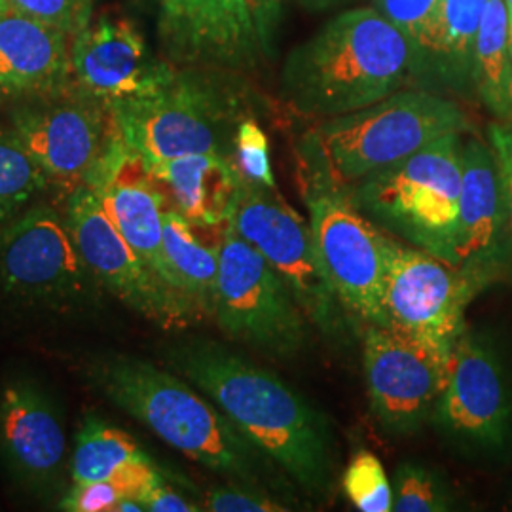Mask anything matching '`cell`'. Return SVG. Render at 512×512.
I'll return each instance as SVG.
<instances>
[{
    "instance_id": "9c48e42d",
    "label": "cell",
    "mask_w": 512,
    "mask_h": 512,
    "mask_svg": "<svg viewBox=\"0 0 512 512\" xmlns=\"http://www.w3.org/2000/svg\"><path fill=\"white\" fill-rule=\"evenodd\" d=\"M486 287L473 275L387 236L384 323L427 348L452 355L465 332V311Z\"/></svg>"
},
{
    "instance_id": "6da1fadb",
    "label": "cell",
    "mask_w": 512,
    "mask_h": 512,
    "mask_svg": "<svg viewBox=\"0 0 512 512\" xmlns=\"http://www.w3.org/2000/svg\"><path fill=\"white\" fill-rule=\"evenodd\" d=\"M165 357L300 490L319 499L332 494L338 465L334 429L304 395L217 342H184L167 349Z\"/></svg>"
},
{
    "instance_id": "277c9868",
    "label": "cell",
    "mask_w": 512,
    "mask_h": 512,
    "mask_svg": "<svg viewBox=\"0 0 512 512\" xmlns=\"http://www.w3.org/2000/svg\"><path fill=\"white\" fill-rule=\"evenodd\" d=\"M467 129L469 120L456 101L418 88L399 90L311 128L296 147L302 183L348 190L440 137Z\"/></svg>"
},
{
    "instance_id": "2e32d148",
    "label": "cell",
    "mask_w": 512,
    "mask_h": 512,
    "mask_svg": "<svg viewBox=\"0 0 512 512\" xmlns=\"http://www.w3.org/2000/svg\"><path fill=\"white\" fill-rule=\"evenodd\" d=\"M12 135L50 181L82 183L109 141L110 112L78 92L23 99L12 110Z\"/></svg>"
},
{
    "instance_id": "f546056e",
    "label": "cell",
    "mask_w": 512,
    "mask_h": 512,
    "mask_svg": "<svg viewBox=\"0 0 512 512\" xmlns=\"http://www.w3.org/2000/svg\"><path fill=\"white\" fill-rule=\"evenodd\" d=\"M342 490L361 512L393 511V486L384 465L370 450H359L342 475Z\"/></svg>"
},
{
    "instance_id": "484cf974",
    "label": "cell",
    "mask_w": 512,
    "mask_h": 512,
    "mask_svg": "<svg viewBox=\"0 0 512 512\" xmlns=\"http://www.w3.org/2000/svg\"><path fill=\"white\" fill-rule=\"evenodd\" d=\"M147 459L150 456L126 431L88 412L76 433L69 473L76 484L97 482Z\"/></svg>"
},
{
    "instance_id": "ba28073f",
    "label": "cell",
    "mask_w": 512,
    "mask_h": 512,
    "mask_svg": "<svg viewBox=\"0 0 512 512\" xmlns=\"http://www.w3.org/2000/svg\"><path fill=\"white\" fill-rule=\"evenodd\" d=\"M230 226L268 260L315 329L327 338L344 336L349 313L323 272L310 224L275 190L245 177Z\"/></svg>"
},
{
    "instance_id": "74e56055",
    "label": "cell",
    "mask_w": 512,
    "mask_h": 512,
    "mask_svg": "<svg viewBox=\"0 0 512 512\" xmlns=\"http://www.w3.org/2000/svg\"><path fill=\"white\" fill-rule=\"evenodd\" d=\"M490 141L501 143L512 150V120L511 122H503V124H495L490 128Z\"/></svg>"
},
{
    "instance_id": "9a60e30c",
    "label": "cell",
    "mask_w": 512,
    "mask_h": 512,
    "mask_svg": "<svg viewBox=\"0 0 512 512\" xmlns=\"http://www.w3.org/2000/svg\"><path fill=\"white\" fill-rule=\"evenodd\" d=\"M158 38L177 67L243 73L272 59L249 0H150Z\"/></svg>"
},
{
    "instance_id": "30bf717a",
    "label": "cell",
    "mask_w": 512,
    "mask_h": 512,
    "mask_svg": "<svg viewBox=\"0 0 512 512\" xmlns=\"http://www.w3.org/2000/svg\"><path fill=\"white\" fill-rule=\"evenodd\" d=\"M304 200L315 251L344 310L366 325H382L387 236L344 188L304 183Z\"/></svg>"
},
{
    "instance_id": "e0dca14e",
    "label": "cell",
    "mask_w": 512,
    "mask_h": 512,
    "mask_svg": "<svg viewBox=\"0 0 512 512\" xmlns=\"http://www.w3.org/2000/svg\"><path fill=\"white\" fill-rule=\"evenodd\" d=\"M71 69L74 88L109 110L162 90L179 67L152 54L133 19L101 14L71 40Z\"/></svg>"
},
{
    "instance_id": "5b68a950",
    "label": "cell",
    "mask_w": 512,
    "mask_h": 512,
    "mask_svg": "<svg viewBox=\"0 0 512 512\" xmlns=\"http://www.w3.org/2000/svg\"><path fill=\"white\" fill-rule=\"evenodd\" d=\"M109 112L129 147L148 162H164L203 152L236 156V133L253 116V103L232 73L179 67L162 90L116 103Z\"/></svg>"
},
{
    "instance_id": "603a6c76",
    "label": "cell",
    "mask_w": 512,
    "mask_h": 512,
    "mask_svg": "<svg viewBox=\"0 0 512 512\" xmlns=\"http://www.w3.org/2000/svg\"><path fill=\"white\" fill-rule=\"evenodd\" d=\"M148 164L167 207L202 226L230 222L245 183L236 156L203 152Z\"/></svg>"
},
{
    "instance_id": "4dcf8cb0",
    "label": "cell",
    "mask_w": 512,
    "mask_h": 512,
    "mask_svg": "<svg viewBox=\"0 0 512 512\" xmlns=\"http://www.w3.org/2000/svg\"><path fill=\"white\" fill-rule=\"evenodd\" d=\"M10 6L67 33L71 40L93 19V0H10Z\"/></svg>"
},
{
    "instance_id": "d6a6232c",
    "label": "cell",
    "mask_w": 512,
    "mask_h": 512,
    "mask_svg": "<svg viewBox=\"0 0 512 512\" xmlns=\"http://www.w3.org/2000/svg\"><path fill=\"white\" fill-rule=\"evenodd\" d=\"M236 162L241 173L258 184L275 190V177L270 164L268 137L253 116L239 124L236 133Z\"/></svg>"
},
{
    "instance_id": "d4e9b609",
    "label": "cell",
    "mask_w": 512,
    "mask_h": 512,
    "mask_svg": "<svg viewBox=\"0 0 512 512\" xmlns=\"http://www.w3.org/2000/svg\"><path fill=\"white\" fill-rule=\"evenodd\" d=\"M475 92L499 122L512 120V59L505 0H488L475 44Z\"/></svg>"
},
{
    "instance_id": "ac0fdd59",
    "label": "cell",
    "mask_w": 512,
    "mask_h": 512,
    "mask_svg": "<svg viewBox=\"0 0 512 512\" xmlns=\"http://www.w3.org/2000/svg\"><path fill=\"white\" fill-rule=\"evenodd\" d=\"M80 184L92 190L112 224L148 268L173 287L164 256L167 203L147 158L110 128L107 145Z\"/></svg>"
},
{
    "instance_id": "d590c367",
    "label": "cell",
    "mask_w": 512,
    "mask_h": 512,
    "mask_svg": "<svg viewBox=\"0 0 512 512\" xmlns=\"http://www.w3.org/2000/svg\"><path fill=\"white\" fill-rule=\"evenodd\" d=\"M492 148L497 156L501 186H503L505 222H507V253H509V262L512 264V150L501 143H495V141H492Z\"/></svg>"
},
{
    "instance_id": "d6986e66",
    "label": "cell",
    "mask_w": 512,
    "mask_h": 512,
    "mask_svg": "<svg viewBox=\"0 0 512 512\" xmlns=\"http://www.w3.org/2000/svg\"><path fill=\"white\" fill-rule=\"evenodd\" d=\"M65 454V420L54 395L29 376L0 385V465L14 482L31 494H54Z\"/></svg>"
},
{
    "instance_id": "e575fe53",
    "label": "cell",
    "mask_w": 512,
    "mask_h": 512,
    "mask_svg": "<svg viewBox=\"0 0 512 512\" xmlns=\"http://www.w3.org/2000/svg\"><path fill=\"white\" fill-rule=\"evenodd\" d=\"M143 505L147 512H200L205 511L202 505L186 499L183 494L173 490L167 482L162 480L158 486H154L147 497L143 499Z\"/></svg>"
},
{
    "instance_id": "44dd1931",
    "label": "cell",
    "mask_w": 512,
    "mask_h": 512,
    "mask_svg": "<svg viewBox=\"0 0 512 512\" xmlns=\"http://www.w3.org/2000/svg\"><path fill=\"white\" fill-rule=\"evenodd\" d=\"M73 86L71 37L8 6L0 12V95L33 99Z\"/></svg>"
},
{
    "instance_id": "836d02e7",
    "label": "cell",
    "mask_w": 512,
    "mask_h": 512,
    "mask_svg": "<svg viewBox=\"0 0 512 512\" xmlns=\"http://www.w3.org/2000/svg\"><path fill=\"white\" fill-rule=\"evenodd\" d=\"M440 2L442 0H372V8L412 44L437 14Z\"/></svg>"
},
{
    "instance_id": "5bb4252c",
    "label": "cell",
    "mask_w": 512,
    "mask_h": 512,
    "mask_svg": "<svg viewBox=\"0 0 512 512\" xmlns=\"http://www.w3.org/2000/svg\"><path fill=\"white\" fill-rule=\"evenodd\" d=\"M65 217L90 272L131 310L164 329L186 327L198 321V315L183 296L154 274L131 249L90 188L84 184L74 188Z\"/></svg>"
},
{
    "instance_id": "3957f363",
    "label": "cell",
    "mask_w": 512,
    "mask_h": 512,
    "mask_svg": "<svg viewBox=\"0 0 512 512\" xmlns=\"http://www.w3.org/2000/svg\"><path fill=\"white\" fill-rule=\"evenodd\" d=\"M410 67L403 33L372 6L351 8L287 54L281 97L302 116L334 118L410 86Z\"/></svg>"
},
{
    "instance_id": "8d00e7d4",
    "label": "cell",
    "mask_w": 512,
    "mask_h": 512,
    "mask_svg": "<svg viewBox=\"0 0 512 512\" xmlns=\"http://www.w3.org/2000/svg\"><path fill=\"white\" fill-rule=\"evenodd\" d=\"M302 8L311 10V12H327L332 8H340V6H346L349 2H355V0H296Z\"/></svg>"
},
{
    "instance_id": "8fae6325",
    "label": "cell",
    "mask_w": 512,
    "mask_h": 512,
    "mask_svg": "<svg viewBox=\"0 0 512 512\" xmlns=\"http://www.w3.org/2000/svg\"><path fill=\"white\" fill-rule=\"evenodd\" d=\"M431 423L444 439L467 452L494 454L511 442V384L488 336L469 330L459 336Z\"/></svg>"
},
{
    "instance_id": "7c38bea8",
    "label": "cell",
    "mask_w": 512,
    "mask_h": 512,
    "mask_svg": "<svg viewBox=\"0 0 512 512\" xmlns=\"http://www.w3.org/2000/svg\"><path fill=\"white\" fill-rule=\"evenodd\" d=\"M95 275L78 251L67 217L35 205L0 228V291L29 302H74Z\"/></svg>"
},
{
    "instance_id": "4316f807",
    "label": "cell",
    "mask_w": 512,
    "mask_h": 512,
    "mask_svg": "<svg viewBox=\"0 0 512 512\" xmlns=\"http://www.w3.org/2000/svg\"><path fill=\"white\" fill-rule=\"evenodd\" d=\"M162 480L164 475L152 458L139 461L105 480L73 482L71 490L59 501V509L67 512H114L124 499H137L143 503L148 492Z\"/></svg>"
},
{
    "instance_id": "f35d334b",
    "label": "cell",
    "mask_w": 512,
    "mask_h": 512,
    "mask_svg": "<svg viewBox=\"0 0 512 512\" xmlns=\"http://www.w3.org/2000/svg\"><path fill=\"white\" fill-rule=\"evenodd\" d=\"M507 4V21H509V50H511L512 59V0H505Z\"/></svg>"
},
{
    "instance_id": "8992f818",
    "label": "cell",
    "mask_w": 512,
    "mask_h": 512,
    "mask_svg": "<svg viewBox=\"0 0 512 512\" xmlns=\"http://www.w3.org/2000/svg\"><path fill=\"white\" fill-rule=\"evenodd\" d=\"M461 133H448L348 188L351 203L380 230L456 266Z\"/></svg>"
},
{
    "instance_id": "ffe728a7",
    "label": "cell",
    "mask_w": 512,
    "mask_h": 512,
    "mask_svg": "<svg viewBox=\"0 0 512 512\" xmlns=\"http://www.w3.org/2000/svg\"><path fill=\"white\" fill-rule=\"evenodd\" d=\"M507 262V222L497 156L494 148L471 139L461 150L456 268L488 287Z\"/></svg>"
},
{
    "instance_id": "cb8c5ba5",
    "label": "cell",
    "mask_w": 512,
    "mask_h": 512,
    "mask_svg": "<svg viewBox=\"0 0 512 512\" xmlns=\"http://www.w3.org/2000/svg\"><path fill=\"white\" fill-rule=\"evenodd\" d=\"M209 228L165 207L164 256L171 285L192 306L198 319L213 317L217 296L222 236H207Z\"/></svg>"
},
{
    "instance_id": "4fadbf2b",
    "label": "cell",
    "mask_w": 512,
    "mask_h": 512,
    "mask_svg": "<svg viewBox=\"0 0 512 512\" xmlns=\"http://www.w3.org/2000/svg\"><path fill=\"white\" fill-rule=\"evenodd\" d=\"M452 355L395 330L366 325L363 368L368 404L384 433L412 437L431 421L448 382Z\"/></svg>"
},
{
    "instance_id": "7402d4cb",
    "label": "cell",
    "mask_w": 512,
    "mask_h": 512,
    "mask_svg": "<svg viewBox=\"0 0 512 512\" xmlns=\"http://www.w3.org/2000/svg\"><path fill=\"white\" fill-rule=\"evenodd\" d=\"M488 0H442L412 46L410 86L431 93L475 90V44Z\"/></svg>"
},
{
    "instance_id": "ab89813d",
    "label": "cell",
    "mask_w": 512,
    "mask_h": 512,
    "mask_svg": "<svg viewBox=\"0 0 512 512\" xmlns=\"http://www.w3.org/2000/svg\"><path fill=\"white\" fill-rule=\"evenodd\" d=\"M8 6H10V0H0V12H2V10H6Z\"/></svg>"
},
{
    "instance_id": "7a4b0ae2",
    "label": "cell",
    "mask_w": 512,
    "mask_h": 512,
    "mask_svg": "<svg viewBox=\"0 0 512 512\" xmlns=\"http://www.w3.org/2000/svg\"><path fill=\"white\" fill-rule=\"evenodd\" d=\"M88 382L109 403L205 469L289 501L291 478L247 439L217 404L184 378L129 355L88 366ZM291 503V501H289Z\"/></svg>"
},
{
    "instance_id": "f1b7e54d",
    "label": "cell",
    "mask_w": 512,
    "mask_h": 512,
    "mask_svg": "<svg viewBox=\"0 0 512 512\" xmlns=\"http://www.w3.org/2000/svg\"><path fill=\"white\" fill-rule=\"evenodd\" d=\"M393 511L446 512L456 509V497L446 478L437 469L420 463L404 461L391 480Z\"/></svg>"
},
{
    "instance_id": "52a82bcc",
    "label": "cell",
    "mask_w": 512,
    "mask_h": 512,
    "mask_svg": "<svg viewBox=\"0 0 512 512\" xmlns=\"http://www.w3.org/2000/svg\"><path fill=\"white\" fill-rule=\"evenodd\" d=\"M213 319L230 338L274 359L306 348L310 319L268 260L230 226L220 241Z\"/></svg>"
},
{
    "instance_id": "83f0119b",
    "label": "cell",
    "mask_w": 512,
    "mask_h": 512,
    "mask_svg": "<svg viewBox=\"0 0 512 512\" xmlns=\"http://www.w3.org/2000/svg\"><path fill=\"white\" fill-rule=\"evenodd\" d=\"M50 183L12 131H0V226L14 219Z\"/></svg>"
},
{
    "instance_id": "1f68e13d",
    "label": "cell",
    "mask_w": 512,
    "mask_h": 512,
    "mask_svg": "<svg viewBox=\"0 0 512 512\" xmlns=\"http://www.w3.org/2000/svg\"><path fill=\"white\" fill-rule=\"evenodd\" d=\"M293 509L283 497H275L274 492L230 482L209 490L205 495V511L211 512H287Z\"/></svg>"
}]
</instances>
